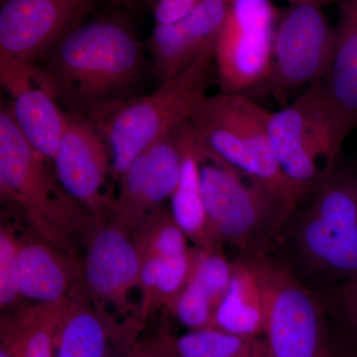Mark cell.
I'll use <instances>...</instances> for the list:
<instances>
[{
    "instance_id": "1",
    "label": "cell",
    "mask_w": 357,
    "mask_h": 357,
    "mask_svg": "<svg viewBox=\"0 0 357 357\" xmlns=\"http://www.w3.org/2000/svg\"><path fill=\"white\" fill-rule=\"evenodd\" d=\"M145 48L123 9L110 7L68 33L35 65L66 114L100 126L138 96Z\"/></svg>"
},
{
    "instance_id": "2",
    "label": "cell",
    "mask_w": 357,
    "mask_h": 357,
    "mask_svg": "<svg viewBox=\"0 0 357 357\" xmlns=\"http://www.w3.org/2000/svg\"><path fill=\"white\" fill-rule=\"evenodd\" d=\"M48 158L28 142L8 105L0 112V196L18 206L37 236L72 255L96 218L63 187Z\"/></svg>"
},
{
    "instance_id": "3",
    "label": "cell",
    "mask_w": 357,
    "mask_h": 357,
    "mask_svg": "<svg viewBox=\"0 0 357 357\" xmlns=\"http://www.w3.org/2000/svg\"><path fill=\"white\" fill-rule=\"evenodd\" d=\"M201 184L206 215L218 241L248 256L266 255L295 211V206L225 163L204 142Z\"/></svg>"
},
{
    "instance_id": "4",
    "label": "cell",
    "mask_w": 357,
    "mask_h": 357,
    "mask_svg": "<svg viewBox=\"0 0 357 357\" xmlns=\"http://www.w3.org/2000/svg\"><path fill=\"white\" fill-rule=\"evenodd\" d=\"M215 44L178 76L161 83L150 95L129 100L98 126L112 155V175L121 177L136 157L190 117L218 79Z\"/></svg>"
},
{
    "instance_id": "5",
    "label": "cell",
    "mask_w": 357,
    "mask_h": 357,
    "mask_svg": "<svg viewBox=\"0 0 357 357\" xmlns=\"http://www.w3.org/2000/svg\"><path fill=\"white\" fill-rule=\"evenodd\" d=\"M270 114L243 93L206 96L189 121L218 158L297 206L301 197L282 172L270 141Z\"/></svg>"
},
{
    "instance_id": "6",
    "label": "cell",
    "mask_w": 357,
    "mask_h": 357,
    "mask_svg": "<svg viewBox=\"0 0 357 357\" xmlns=\"http://www.w3.org/2000/svg\"><path fill=\"white\" fill-rule=\"evenodd\" d=\"M314 192L294 223V248L310 273L342 283L357 277V171L337 165Z\"/></svg>"
},
{
    "instance_id": "7",
    "label": "cell",
    "mask_w": 357,
    "mask_h": 357,
    "mask_svg": "<svg viewBox=\"0 0 357 357\" xmlns=\"http://www.w3.org/2000/svg\"><path fill=\"white\" fill-rule=\"evenodd\" d=\"M268 131L282 172L301 198L314 192L333 172L349 135L328 109L316 83L292 105L271 112Z\"/></svg>"
},
{
    "instance_id": "8",
    "label": "cell",
    "mask_w": 357,
    "mask_h": 357,
    "mask_svg": "<svg viewBox=\"0 0 357 357\" xmlns=\"http://www.w3.org/2000/svg\"><path fill=\"white\" fill-rule=\"evenodd\" d=\"M261 279L265 302V357H331L324 307L287 268L266 255L248 256Z\"/></svg>"
},
{
    "instance_id": "9",
    "label": "cell",
    "mask_w": 357,
    "mask_h": 357,
    "mask_svg": "<svg viewBox=\"0 0 357 357\" xmlns=\"http://www.w3.org/2000/svg\"><path fill=\"white\" fill-rule=\"evenodd\" d=\"M280 14L271 0H229L215 47L222 93H243L266 83Z\"/></svg>"
},
{
    "instance_id": "10",
    "label": "cell",
    "mask_w": 357,
    "mask_h": 357,
    "mask_svg": "<svg viewBox=\"0 0 357 357\" xmlns=\"http://www.w3.org/2000/svg\"><path fill=\"white\" fill-rule=\"evenodd\" d=\"M318 4H291L281 13L275 31L273 60L267 86L275 96L312 84L332 60L335 28Z\"/></svg>"
},
{
    "instance_id": "11",
    "label": "cell",
    "mask_w": 357,
    "mask_h": 357,
    "mask_svg": "<svg viewBox=\"0 0 357 357\" xmlns=\"http://www.w3.org/2000/svg\"><path fill=\"white\" fill-rule=\"evenodd\" d=\"M102 0H0V52L37 64Z\"/></svg>"
},
{
    "instance_id": "12",
    "label": "cell",
    "mask_w": 357,
    "mask_h": 357,
    "mask_svg": "<svg viewBox=\"0 0 357 357\" xmlns=\"http://www.w3.org/2000/svg\"><path fill=\"white\" fill-rule=\"evenodd\" d=\"M67 114V128L52 160L54 170L70 196L96 218L109 220L114 198L105 190L114 174L109 142L88 119Z\"/></svg>"
},
{
    "instance_id": "13",
    "label": "cell",
    "mask_w": 357,
    "mask_h": 357,
    "mask_svg": "<svg viewBox=\"0 0 357 357\" xmlns=\"http://www.w3.org/2000/svg\"><path fill=\"white\" fill-rule=\"evenodd\" d=\"M84 241V283L89 297L102 311L112 307L126 314L129 294L139 285L142 264L132 234L112 220H98Z\"/></svg>"
},
{
    "instance_id": "14",
    "label": "cell",
    "mask_w": 357,
    "mask_h": 357,
    "mask_svg": "<svg viewBox=\"0 0 357 357\" xmlns=\"http://www.w3.org/2000/svg\"><path fill=\"white\" fill-rule=\"evenodd\" d=\"M229 0H201L183 17L167 25H155L148 39L152 72L160 83L189 68L202 52L215 44L229 10Z\"/></svg>"
},
{
    "instance_id": "15",
    "label": "cell",
    "mask_w": 357,
    "mask_h": 357,
    "mask_svg": "<svg viewBox=\"0 0 357 357\" xmlns=\"http://www.w3.org/2000/svg\"><path fill=\"white\" fill-rule=\"evenodd\" d=\"M139 333L136 326L119 325L98 309L84 283L69 298L55 335V357H105L112 345L130 347Z\"/></svg>"
},
{
    "instance_id": "16",
    "label": "cell",
    "mask_w": 357,
    "mask_h": 357,
    "mask_svg": "<svg viewBox=\"0 0 357 357\" xmlns=\"http://www.w3.org/2000/svg\"><path fill=\"white\" fill-rule=\"evenodd\" d=\"M18 281L21 297L36 303L69 299L84 284V261L79 256L37 236L20 239Z\"/></svg>"
},
{
    "instance_id": "17",
    "label": "cell",
    "mask_w": 357,
    "mask_h": 357,
    "mask_svg": "<svg viewBox=\"0 0 357 357\" xmlns=\"http://www.w3.org/2000/svg\"><path fill=\"white\" fill-rule=\"evenodd\" d=\"M335 44L330 66L314 82L342 128L357 126V0H338Z\"/></svg>"
},
{
    "instance_id": "18",
    "label": "cell",
    "mask_w": 357,
    "mask_h": 357,
    "mask_svg": "<svg viewBox=\"0 0 357 357\" xmlns=\"http://www.w3.org/2000/svg\"><path fill=\"white\" fill-rule=\"evenodd\" d=\"M182 157L180 180L171 198V213L196 248L222 249L204 208L201 184L203 141L189 121L173 130Z\"/></svg>"
},
{
    "instance_id": "19",
    "label": "cell",
    "mask_w": 357,
    "mask_h": 357,
    "mask_svg": "<svg viewBox=\"0 0 357 357\" xmlns=\"http://www.w3.org/2000/svg\"><path fill=\"white\" fill-rule=\"evenodd\" d=\"M10 96L8 107L18 128L37 151L52 161L67 128L68 114L45 88L40 70Z\"/></svg>"
},
{
    "instance_id": "20",
    "label": "cell",
    "mask_w": 357,
    "mask_h": 357,
    "mask_svg": "<svg viewBox=\"0 0 357 357\" xmlns=\"http://www.w3.org/2000/svg\"><path fill=\"white\" fill-rule=\"evenodd\" d=\"M68 301L36 303L0 319V347L8 357H55V335Z\"/></svg>"
},
{
    "instance_id": "21",
    "label": "cell",
    "mask_w": 357,
    "mask_h": 357,
    "mask_svg": "<svg viewBox=\"0 0 357 357\" xmlns=\"http://www.w3.org/2000/svg\"><path fill=\"white\" fill-rule=\"evenodd\" d=\"M215 328L244 337L264 335V292L250 257L232 262L229 289L215 311Z\"/></svg>"
},
{
    "instance_id": "22",
    "label": "cell",
    "mask_w": 357,
    "mask_h": 357,
    "mask_svg": "<svg viewBox=\"0 0 357 357\" xmlns=\"http://www.w3.org/2000/svg\"><path fill=\"white\" fill-rule=\"evenodd\" d=\"M119 180L121 190L114 199L109 220L133 234L155 211L144 152L131 162Z\"/></svg>"
},
{
    "instance_id": "23",
    "label": "cell",
    "mask_w": 357,
    "mask_h": 357,
    "mask_svg": "<svg viewBox=\"0 0 357 357\" xmlns=\"http://www.w3.org/2000/svg\"><path fill=\"white\" fill-rule=\"evenodd\" d=\"M180 357H265L266 344L261 337H244L220 328L190 331L174 338Z\"/></svg>"
},
{
    "instance_id": "24",
    "label": "cell",
    "mask_w": 357,
    "mask_h": 357,
    "mask_svg": "<svg viewBox=\"0 0 357 357\" xmlns=\"http://www.w3.org/2000/svg\"><path fill=\"white\" fill-rule=\"evenodd\" d=\"M141 255L160 259L189 252L187 236L174 220L172 213L163 208L153 211L132 234Z\"/></svg>"
},
{
    "instance_id": "25",
    "label": "cell",
    "mask_w": 357,
    "mask_h": 357,
    "mask_svg": "<svg viewBox=\"0 0 357 357\" xmlns=\"http://www.w3.org/2000/svg\"><path fill=\"white\" fill-rule=\"evenodd\" d=\"M231 274L232 262L225 258L222 249L195 246L191 273L188 280L196 284L217 309L229 289Z\"/></svg>"
},
{
    "instance_id": "26",
    "label": "cell",
    "mask_w": 357,
    "mask_h": 357,
    "mask_svg": "<svg viewBox=\"0 0 357 357\" xmlns=\"http://www.w3.org/2000/svg\"><path fill=\"white\" fill-rule=\"evenodd\" d=\"M215 311L210 298L188 280L169 312L190 331H199L215 328Z\"/></svg>"
},
{
    "instance_id": "27",
    "label": "cell",
    "mask_w": 357,
    "mask_h": 357,
    "mask_svg": "<svg viewBox=\"0 0 357 357\" xmlns=\"http://www.w3.org/2000/svg\"><path fill=\"white\" fill-rule=\"evenodd\" d=\"M20 238L3 223L0 230V309L6 312L21 297L18 281Z\"/></svg>"
},
{
    "instance_id": "28",
    "label": "cell",
    "mask_w": 357,
    "mask_h": 357,
    "mask_svg": "<svg viewBox=\"0 0 357 357\" xmlns=\"http://www.w3.org/2000/svg\"><path fill=\"white\" fill-rule=\"evenodd\" d=\"M194 248L185 255L162 259L157 282L155 310L165 307L170 311L178 294L182 292L191 273Z\"/></svg>"
},
{
    "instance_id": "29",
    "label": "cell",
    "mask_w": 357,
    "mask_h": 357,
    "mask_svg": "<svg viewBox=\"0 0 357 357\" xmlns=\"http://www.w3.org/2000/svg\"><path fill=\"white\" fill-rule=\"evenodd\" d=\"M141 257H142V264H141L139 285H138L141 292V302L138 319L141 321H145L155 311L157 282H158L162 260L152 255H141Z\"/></svg>"
},
{
    "instance_id": "30",
    "label": "cell",
    "mask_w": 357,
    "mask_h": 357,
    "mask_svg": "<svg viewBox=\"0 0 357 357\" xmlns=\"http://www.w3.org/2000/svg\"><path fill=\"white\" fill-rule=\"evenodd\" d=\"M126 357H180L176 351L174 337L161 331L156 335H147L131 345Z\"/></svg>"
},
{
    "instance_id": "31",
    "label": "cell",
    "mask_w": 357,
    "mask_h": 357,
    "mask_svg": "<svg viewBox=\"0 0 357 357\" xmlns=\"http://www.w3.org/2000/svg\"><path fill=\"white\" fill-rule=\"evenodd\" d=\"M201 0H143L153 15L155 25H167L182 20Z\"/></svg>"
},
{
    "instance_id": "32",
    "label": "cell",
    "mask_w": 357,
    "mask_h": 357,
    "mask_svg": "<svg viewBox=\"0 0 357 357\" xmlns=\"http://www.w3.org/2000/svg\"><path fill=\"white\" fill-rule=\"evenodd\" d=\"M335 299L347 328L357 338V277L338 285Z\"/></svg>"
},
{
    "instance_id": "33",
    "label": "cell",
    "mask_w": 357,
    "mask_h": 357,
    "mask_svg": "<svg viewBox=\"0 0 357 357\" xmlns=\"http://www.w3.org/2000/svg\"><path fill=\"white\" fill-rule=\"evenodd\" d=\"M143 6V0H110L112 8L133 9Z\"/></svg>"
},
{
    "instance_id": "34",
    "label": "cell",
    "mask_w": 357,
    "mask_h": 357,
    "mask_svg": "<svg viewBox=\"0 0 357 357\" xmlns=\"http://www.w3.org/2000/svg\"><path fill=\"white\" fill-rule=\"evenodd\" d=\"M331 357H357V351L333 347L332 356Z\"/></svg>"
},
{
    "instance_id": "35",
    "label": "cell",
    "mask_w": 357,
    "mask_h": 357,
    "mask_svg": "<svg viewBox=\"0 0 357 357\" xmlns=\"http://www.w3.org/2000/svg\"><path fill=\"white\" fill-rule=\"evenodd\" d=\"M129 347L121 344L112 345V349L105 357H126Z\"/></svg>"
},
{
    "instance_id": "36",
    "label": "cell",
    "mask_w": 357,
    "mask_h": 357,
    "mask_svg": "<svg viewBox=\"0 0 357 357\" xmlns=\"http://www.w3.org/2000/svg\"><path fill=\"white\" fill-rule=\"evenodd\" d=\"M291 4H318V6H328V4H332L335 0H289Z\"/></svg>"
},
{
    "instance_id": "37",
    "label": "cell",
    "mask_w": 357,
    "mask_h": 357,
    "mask_svg": "<svg viewBox=\"0 0 357 357\" xmlns=\"http://www.w3.org/2000/svg\"><path fill=\"white\" fill-rule=\"evenodd\" d=\"M0 357H8V356H7L6 351H4V349H2V347H0Z\"/></svg>"
}]
</instances>
